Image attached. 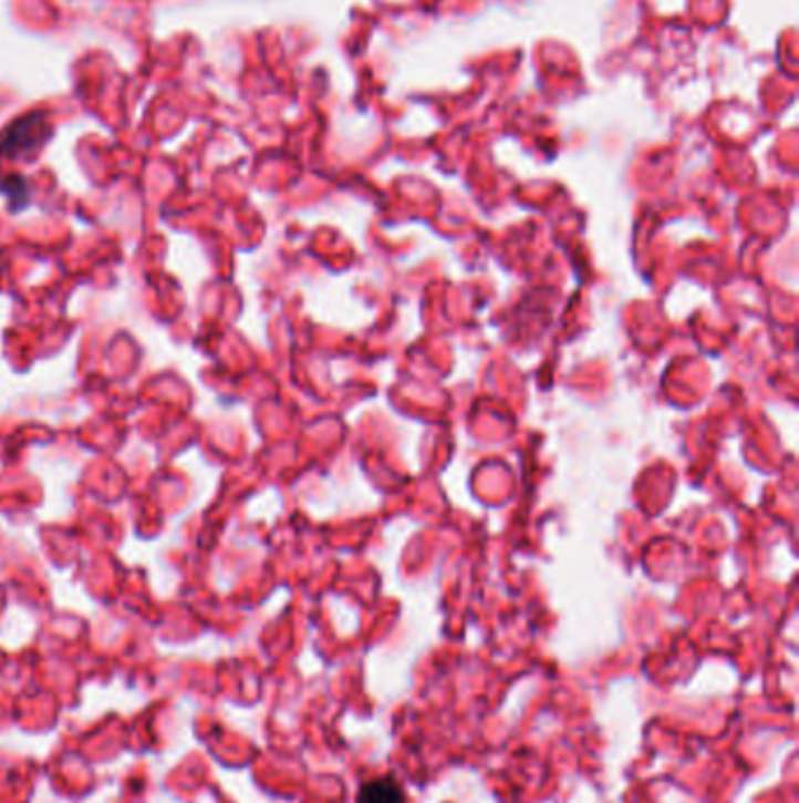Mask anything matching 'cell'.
Instances as JSON below:
<instances>
[{"mask_svg":"<svg viewBox=\"0 0 799 803\" xmlns=\"http://www.w3.org/2000/svg\"><path fill=\"white\" fill-rule=\"evenodd\" d=\"M50 136V125L43 113H31L19 117L14 125H10L3 134H0V153L3 155H19L43 146V142Z\"/></svg>","mask_w":799,"mask_h":803,"instance_id":"6da1fadb","label":"cell"},{"mask_svg":"<svg viewBox=\"0 0 799 803\" xmlns=\"http://www.w3.org/2000/svg\"><path fill=\"white\" fill-rule=\"evenodd\" d=\"M359 803H404V792L394 778L383 775L369 780L366 785L359 790Z\"/></svg>","mask_w":799,"mask_h":803,"instance_id":"7a4b0ae2","label":"cell"}]
</instances>
